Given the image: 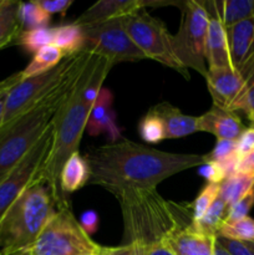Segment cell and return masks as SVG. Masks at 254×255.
<instances>
[{"mask_svg":"<svg viewBox=\"0 0 254 255\" xmlns=\"http://www.w3.org/2000/svg\"><path fill=\"white\" fill-rule=\"evenodd\" d=\"M89 184L115 194L127 189H154L161 182L206 163V154L172 153L129 139L94 147L85 156Z\"/></svg>","mask_w":254,"mask_h":255,"instance_id":"obj_1","label":"cell"},{"mask_svg":"<svg viewBox=\"0 0 254 255\" xmlns=\"http://www.w3.org/2000/svg\"><path fill=\"white\" fill-rule=\"evenodd\" d=\"M91 52H79L74 56L61 81L31 109L0 127V182L19 164L54 122L77 79L91 57Z\"/></svg>","mask_w":254,"mask_h":255,"instance_id":"obj_2","label":"cell"},{"mask_svg":"<svg viewBox=\"0 0 254 255\" xmlns=\"http://www.w3.org/2000/svg\"><path fill=\"white\" fill-rule=\"evenodd\" d=\"M121 207L124 243L147 251L192 223L191 203L166 201L157 189H127L115 193Z\"/></svg>","mask_w":254,"mask_h":255,"instance_id":"obj_3","label":"cell"},{"mask_svg":"<svg viewBox=\"0 0 254 255\" xmlns=\"http://www.w3.org/2000/svg\"><path fill=\"white\" fill-rule=\"evenodd\" d=\"M67 202L59 198L41 179L30 184L0 219V252H26L59 207Z\"/></svg>","mask_w":254,"mask_h":255,"instance_id":"obj_4","label":"cell"},{"mask_svg":"<svg viewBox=\"0 0 254 255\" xmlns=\"http://www.w3.org/2000/svg\"><path fill=\"white\" fill-rule=\"evenodd\" d=\"M87 65L89 62L77 79L72 94L70 95L67 101L65 102L64 106L60 109L55 117L54 141H52L51 152H50L44 172L40 178L45 183H47V186L54 191V193L61 199H67V197H65L60 191V173H61L65 162L72 154L79 152L80 142H81L82 134L86 131V125L92 110L91 105L87 104L82 96L85 80H86Z\"/></svg>","mask_w":254,"mask_h":255,"instance_id":"obj_5","label":"cell"},{"mask_svg":"<svg viewBox=\"0 0 254 255\" xmlns=\"http://www.w3.org/2000/svg\"><path fill=\"white\" fill-rule=\"evenodd\" d=\"M102 247L82 229L72 213L70 203L59 207L36 241L25 253L27 255H92L101 253Z\"/></svg>","mask_w":254,"mask_h":255,"instance_id":"obj_6","label":"cell"},{"mask_svg":"<svg viewBox=\"0 0 254 255\" xmlns=\"http://www.w3.org/2000/svg\"><path fill=\"white\" fill-rule=\"evenodd\" d=\"M181 9V24L176 35H172V47L184 69L196 70L206 76V39L211 15L204 1L187 0L177 4Z\"/></svg>","mask_w":254,"mask_h":255,"instance_id":"obj_7","label":"cell"},{"mask_svg":"<svg viewBox=\"0 0 254 255\" xmlns=\"http://www.w3.org/2000/svg\"><path fill=\"white\" fill-rule=\"evenodd\" d=\"M125 29L133 44L143 52L146 59L154 60L183 77L189 79L188 70L184 69L178 61L172 47V35L166 25L147 11L139 10L133 14L122 17Z\"/></svg>","mask_w":254,"mask_h":255,"instance_id":"obj_8","label":"cell"},{"mask_svg":"<svg viewBox=\"0 0 254 255\" xmlns=\"http://www.w3.org/2000/svg\"><path fill=\"white\" fill-rule=\"evenodd\" d=\"M54 141V122L16 167L0 182V219L35 181L41 178Z\"/></svg>","mask_w":254,"mask_h":255,"instance_id":"obj_9","label":"cell"},{"mask_svg":"<svg viewBox=\"0 0 254 255\" xmlns=\"http://www.w3.org/2000/svg\"><path fill=\"white\" fill-rule=\"evenodd\" d=\"M86 51L105 57L112 64L124 61H141L143 52L133 44L125 29L122 17L82 26Z\"/></svg>","mask_w":254,"mask_h":255,"instance_id":"obj_10","label":"cell"},{"mask_svg":"<svg viewBox=\"0 0 254 255\" xmlns=\"http://www.w3.org/2000/svg\"><path fill=\"white\" fill-rule=\"evenodd\" d=\"M74 56L75 55L64 57V60L54 69L37 76L21 80L19 84L15 85L6 96L2 125L16 119L46 96L65 76Z\"/></svg>","mask_w":254,"mask_h":255,"instance_id":"obj_11","label":"cell"},{"mask_svg":"<svg viewBox=\"0 0 254 255\" xmlns=\"http://www.w3.org/2000/svg\"><path fill=\"white\" fill-rule=\"evenodd\" d=\"M204 79L214 106L232 111L246 85L243 76L233 69H208Z\"/></svg>","mask_w":254,"mask_h":255,"instance_id":"obj_12","label":"cell"},{"mask_svg":"<svg viewBox=\"0 0 254 255\" xmlns=\"http://www.w3.org/2000/svg\"><path fill=\"white\" fill-rule=\"evenodd\" d=\"M232 69L244 75L254 66V17L226 27Z\"/></svg>","mask_w":254,"mask_h":255,"instance_id":"obj_13","label":"cell"},{"mask_svg":"<svg viewBox=\"0 0 254 255\" xmlns=\"http://www.w3.org/2000/svg\"><path fill=\"white\" fill-rule=\"evenodd\" d=\"M112 101L114 96L111 91L102 87L96 102L92 106L86 125V131L91 136L105 133L110 138V142H117L121 139V128L117 126Z\"/></svg>","mask_w":254,"mask_h":255,"instance_id":"obj_14","label":"cell"},{"mask_svg":"<svg viewBox=\"0 0 254 255\" xmlns=\"http://www.w3.org/2000/svg\"><path fill=\"white\" fill-rule=\"evenodd\" d=\"M148 5H153V2L142 1V0H101L95 2L79 17H76L75 24L85 26V25L119 19L143 10Z\"/></svg>","mask_w":254,"mask_h":255,"instance_id":"obj_15","label":"cell"},{"mask_svg":"<svg viewBox=\"0 0 254 255\" xmlns=\"http://www.w3.org/2000/svg\"><path fill=\"white\" fill-rule=\"evenodd\" d=\"M216 237L202 233L193 222L177 229L164 243L173 255H214Z\"/></svg>","mask_w":254,"mask_h":255,"instance_id":"obj_16","label":"cell"},{"mask_svg":"<svg viewBox=\"0 0 254 255\" xmlns=\"http://www.w3.org/2000/svg\"><path fill=\"white\" fill-rule=\"evenodd\" d=\"M198 129L212 133L218 141H237L246 127L236 112L213 105L211 110L198 117Z\"/></svg>","mask_w":254,"mask_h":255,"instance_id":"obj_17","label":"cell"},{"mask_svg":"<svg viewBox=\"0 0 254 255\" xmlns=\"http://www.w3.org/2000/svg\"><path fill=\"white\" fill-rule=\"evenodd\" d=\"M149 111L163 125L166 139L182 138L199 132L198 117L182 114L181 110L169 102H161L149 109Z\"/></svg>","mask_w":254,"mask_h":255,"instance_id":"obj_18","label":"cell"},{"mask_svg":"<svg viewBox=\"0 0 254 255\" xmlns=\"http://www.w3.org/2000/svg\"><path fill=\"white\" fill-rule=\"evenodd\" d=\"M208 10V9H207ZM208 31L206 39V61L208 69H232L227 31L214 12L209 11Z\"/></svg>","mask_w":254,"mask_h":255,"instance_id":"obj_19","label":"cell"},{"mask_svg":"<svg viewBox=\"0 0 254 255\" xmlns=\"http://www.w3.org/2000/svg\"><path fill=\"white\" fill-rule=\"evenodd\" d=\"M89 181L90 168L86 158L76 152L65 162L62 167L59 178L60 191L65 197H67L89 184Z\"/></svg>","mask_w":254,"mask_h":255,"instance_id":"obj_20","label":"cell"},{"mask_svg":"<svg viewBox=\"0 0 254 255\" xmlns=\"http://www.w3.org/2000/svg\"><path fill=\"white\" fill-rule=\"evenodd\" d=\"M207 9L217 15L224 27L254 17V0H222L204 1Z\"/></svg>","mask_w":254,"mask_h":255,"instance_id":"obj_21","label":"cell"},{"mask_svg":"<svg viewBox=\"0 0 254 255\" xmlns=\"http://www.w3.org/2000/svg\"><path fill=\"white\" fill-rule=\"evenodd\" d=\"M19 4L16 0L0 1V49L16 44L21 32L19 22Z\"/></svg>","mask_w":254,"mask_h":255,"instance_id":"obj_22","label":"cell"},{"mask_svg":"<svg viewBox=\"0 0 254 255\" xmlns=\"http://www.w3.org/2000/svg\"><path fill=\"white\" fill-rule=\"evenodd\" d=\"M52 45L61 50L65 57L84 51L85 35L82 26L72 22L52 27Z\"/></svg>","mask_w":254,"mask_h":255,"instance_id":"obj_23","label":"cell"},{"mask_svg":"<svg viewBox=\"0 0 254 255\" xmlns=\"http://www.w3.org/2000/svg\"><path fill=\"white\" fill-rule=\"evenodd\" d=\"M252 192H254V174L237 172L222 182L219 197L231 207Z\"/></svg>","mask_w":254,"mask_h":255,"instance_id":"obj_24","label":"cell"},{"mask_svg":"<svg viewBox=\"0 0 254 255\" xmlns=\"http://www.w3.org/2000/svg\"><path fill=\"white\" fill-rule=\"evenodd\" d=\"M64 57L65 56L61 50L57 49L55 45L51 44L44 46L39 51L35 52L31 61L21 71L22 80L37 76V75H41L44 72H47L49 70L54 69L64 60Z\"/></svg>","mask_w":254,"mask_h":255,"instance_id":"obj_25","label":"cell"},{"mask_svg":"<svg viewBox=\"0 0 254 255\" xmlns=\"http://www.w3.org/2000/svg\"><path fill=\"white\" fill-rule=\"evenodd\" d=\"M50 19H51V15L45 12L36 0L27 2L20 1L19 22L21 31L49 27L47 25H49Z\"/></svg>","mask_w":254,"mask_h":255,"instance_id":"obj_26","label":"cell"},{"mask_svg":"<svg viewBox=\"0 0 254 255\" xmlns=\"http://www.w3.org/2000/svg\"><path fill=\"white\" fill-rule=\"evenodd\" d=\"M229 207L227 206L226 202L218 196V198L214 201V203L212 204L211 208L207 211V213L202 217V219H199L198 222H193L194 227H196L198 231H201L202 233L208 234V236L216 237L218 233L219 228L223 224V222L226 221L227 214H228Z\"/></svg>","mask_w":254,"mask_h":255,"instance_id":"obj_27","label":"cell"},{"mask_svg":"<svg viewBox=\"0 0 254 255\" xmlns=\"http://www.w3.org/2000/svg\"><path fill=\"white\" fill-rule=\"evenodd\" d=\"M217 236L243 243L254 242V219L248 216L236 222H223Z\"/></svg>","mask_w":254,"mask_h":255,"instance_id":"obj_28","label":"cell"},{"mask_svg":"<svg viewBox=\"0 0 254 255\" xmlns=\"http://www.w3.org/2000/svg\"><path fill=\"white\" fill-rule=\"evenodd\" d=\"M52 44V29L51 27H41V29L27 30L20 32L16 40V45L21 46L27 52L39 51L44 46Z\"/></svg>","mask_w":254,"mask_h":255,"instance_id":"obj_29","label":"cell"},{"mask_svg":"<svg viewBox=\"0 0 254 255\" xmlns=\"http://www.w3.org/2000/svg\"><path fill=\"white\" fill-rule=\"evenodd\" d=\"M219 191H221V184L206 183V186L202 188V191L199 192L196 199L191 203L192 219H193V222H198L199 219H202V217L211 208L214 201L218 198Z\"/></svg>","mask_w":254,"mask_h":255,"instance_id":"obj_30","label":"cell"},{"mask_svg":"<svg viewBox=\"0 0 254 255\" xmlns=\"http://www.w3.org/2000/svg\"><path fill=\"white\" fill-rule=\"evenodd\" d=\"M243 79L246 80L243 92L233 105L232 111L236 114L242 111L252 122L254 120V66L243 75Z\"/></svg>","mask_w":254,"mask_h":255,"instance_id":"obj_31","label":"cell"},{"mask_svg":"<svg viewBox=\"0 0 254 255\" xmlns=\"http://www.w3.org/2000/svg\"><path fill=\"white\" fill-rule=\"evenodd\" d=\"M138 132L141 138L147 143H158L166 139L163 125L151 111L147 112L139 121Z\"/></svg>","mask_w":254,"mask_h":255,"instance_id":"obj_32","label":"cell"},{"mask_svg":"<svg viewBox=\"0 0 254 255\" xmlns=\"http://www.w3.org/2000/svg\"><path fill=\"white\" fill-rule=\"evenodd\" d=\"M236 154H238L237 153V141L219 139V141H217L214 148L206 154V162L223 163Z\"/></svg>","mask_w":254,"mask_h":255,"instance_id":"obj_33","label":"cell"},{"mask_svg":"<svg viewBox=\"0 0 254 255\" xmlns=\"http://www.w3.org/2000/svg\"><path fill=\"white\" fill-rule=\"evenodd\" d=\"M253 206L254 192H252L251 194H248V196H246L244 198H242L241 201L234 203L233 206L229 207L228 214H227V218L224 222H236L242 218H246V217H248L249 211H251Z\"/></svg>","mask_w":254,"mask_h":255,"instance_id":"obj_34","label":"cell"},{"mask_svg":"<svg viewBox=\"0 0 254 255\" xmlns=\"http://www.w3.org/2000/svg\"><path fill=\"white\" fill-rule=\"evenodd\" d=\"M199 173L202 177L207 179V183H218L221 184L227 178L226 172L223 167L217 162H206L199 167Z\"/></svg>","mask_w":254,"mask_h":255,"instance_id":"obj_35","label":"cell"},{"mask_svg":"<svg viewBox=\"0 0 254 255\" xmlns=\"http://www.w3.org/2000/svg\"><path fill=\"white\" fill-rule=\"evenodd\" d=\"M22 80L21 77V71L16 72V74L11 75L7 79L2 80L0 82V127L2 125V117H4V109H5V101H6V96L9 94L10 90L15 86V85L19 84Z\"/></svg>","mask_w":254,"mask_h":255,"instance_id":"obj_36","label":"cell"},{"mask_svg":"<svg viewBox=\"0 0 254 255\" xmlns=\"http://www.w3.org/2000/svg\"><path fill=\"white\" fill-rule=\"evenodd\" d=\"M216 241L232 255H254V252L243 242L233 241V239H228L219 236H216Z\"/></svg>","mask_w":254,"mask_h":255,"instance_id":"obj_37","label":"cell"},{"mask_svg":"<svg viewBox=\"0 0 254 255\" xmlns=\"http://www.w3.org/2000/svg\"><path fill=\"white\" fill-rule=\"evenodd\" d=\"M254 151V127H249L243 131V133L237 139V153L238 156L244 157Z\"/></svg>","mask_w":254,"mask_h":255,"instance_id":"obj_38","label":"cell"},{"mask_svg":"<svg viewBox=\"0 0 254 255\" xmlns=\"http://www.w3.org/2000/svg\"><path fill=\"white\" fill-rule=\"evenodd\" d=\"M36 1L39 2L42 10L49 15H65V12L69 10V7L74 4V0H36Z\"/></svg>","mask_w":254,"mask_h":255,"instance_id":"obj_39","label":"cell"},{"mask_svg":"<svg viewBox=\"0 0 254 255\" xmlns=\"http://www.w3.org/2000/svg\"><path fill=\"white\" fill-rule=\"evenodd\" d=\"M143 249L133 244H121L119 247H102L101 255H144Z\"/></svg>","mask_w":254,"mask_h":255,"instance_id":"obj_40","label":"cell"},{"mask_svg":"<svg viewBox=\"0 0 254 255\" xmlns=\"http://www.w3.org/2000/svg\"><path fill=\"white\" fill-rule=\"evenodd\" d=\"M79 222L80 224H81L82 229H84L89 236L95 233V232L97 231V228H99V216H97L96 212L94 211H87L85 212V213H82Z\"/></svg>","mask_w":254,"mask_h":255,"instance_id":"obj_41","label":"cell"},{"mask_svg":"<svg viewBox=\"0 0 254 255\" xmlns=\"http://www.w3.org/2000/svg\"><path fill=\"white\" fill-rule=\"evenodd\" d=\"M238 172L254 174V151H252L247 156L242 157L238 164Z\"/></svg>","mask_w":254,"mask_h":255,"instance_id":"obj_42","label":"cell"},{"mask_svg":"<svg viewBox=\"0 0 254 255\" xmlns=\"http://www.w3.org/2000/svg\"><path fill=\"white\" fill-rule=\"evenodd\" d=\"M144 255H173L171 251L168 249V247L164 246V244H158V246H154L152 248L147 249L144 252Z\"/></svg>","mask_w":254,"mask_h":255,"instance_id":"obj_43","label":"cell"},{"mask_svg":"<svg viewBox=\"0 0 254 255\" xmlns=\"http://www.w3.org/2000/svg\"><path fill=\"white\" fill-rule=\"evenodd\" d=\"M214 255H232L227 249H224L218 242L216 241V244H214Z\"/></svg>","mask_w":254,"mask_h":255,"instance_id":"obj_44","label":"cell"},{"mask_svg":"<svg viewBox=\"0 0 254 255\" xmlns=\"http://www.w3.org/2000/svg\"><path fill=\"white\" fill-rule=\"evenodd\" d=\"M246 244L252 249V251L254 252V242H248V243H246Z\"/></svg>","mask_w":254,"mask_h":255,"instance_id":"obj_45","label":"cell"},{"mask_svg":"<svg viewBox=\"0 0 254 255\" xmlns=\"http://www.w3.org/2000/svg\"><path fill=\"white\" fill-rule=\"evenodd\" d=\"M0 255H27V254L25 253V252L24 253H14V254H2L1 252H0Z\"/></svg>","mask_w":254,"mask_h":255,"instance_id":"obj_46","label":"cell"},{"mask_svg":"<svg viewBox=\"0 0 254 255\" xmlns=\"http://www.w3.org/2000/svg\"><path fill=\"white\" fill-rule=\"evenodd\" d=\"M252 125H253V127H254V120H253V121H252Z\"/></svg>","mask_w":254,"mask_h":255,"instance_id":"obj_47","label":"cell"},{"mask_svg":"<svg viewBox=\"0 0 254 255\" xmlns=\"http://www.w3.org/2000/svg\"><path fill=\"white\" fill-rule=\"evenodd\" d=\"M92 255H101V254H92Z\"/></svg>","mask_w":254,"mask_h":255,"instance_id":"obj_48","label":"cell"}]
</instances>
